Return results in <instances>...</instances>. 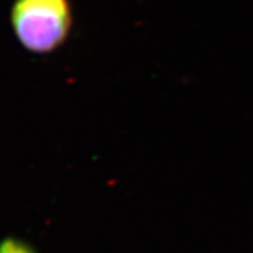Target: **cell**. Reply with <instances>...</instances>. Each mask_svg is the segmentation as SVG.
Returning <instances> with one entry per match:
<instances>
[{"label":"cell","mask_w":253,"mask_h":253,"mask_svg":"<svg viewBox=\"0 0 253 253\" xmlns=\"http://www.w3.org/2000/svg\"><path fill=\"white\" fill-rule=\"evenodd\" d=\"M10 24L17 39L33 53L53 52L67 39L73 25L69 0H16Z\"/></svg>","instance_id":"cell-1"},{"label":"cell","mask_w":253,"mask_h":253,"mask_svg":"<svg viewBox=\"0 0 253 253\" xmlns=\"http://www.w3.org/2000/svg\"><path fill=\"white\" fill-rule=\"evenodd\" d=\"M0 253H34V251L20 240L7 239L0 244Z\"/></svg>","instance_id":"cell-2"}]
</instances>
